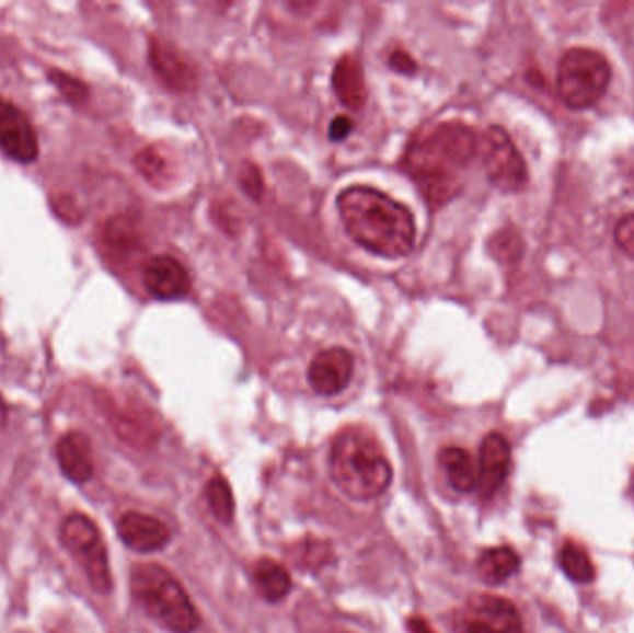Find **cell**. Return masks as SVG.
I'll use <instances>...</instances> for the list:
<instances>
[{"mask_svg":"<svg viewBox=\"0 0 634 633\" xmlns=\"http://www.w3.org/2000/svg\"><path fill=\"white\" fill-rule=\"evenodd\" d=\"M143 285L158 299H176L192 288L187 269L173 256H152L143 266Z\"/></svg>","mask_w":634,"mask_h":633,"instance_id":"cell-14","label":"cell"},{"mask_svg":"<svg viewBox=\"0 0 634 633\" xmlns=\"http://www.w3.org/2000/svg\"><path fill=\"white\" fill-rule=\"evenodd\" d=\"M390 66H392L399 73L412 74L416 73L417 64L414 58H412L405 50H395L392 56H390Z\"/></svg>","mask_w":634,"mask_h":633,"instance_id":"cell-31","label":"cell"},{"mask_svg":"<svg viewBox=\"0 0 634 633\" xmlns=\"http://www.w3.org/2000/svg\"><path fill=\"white\" fill-rule=\"evenodd\" d=\"M205 496L214 517L221 523H229L234 517V498L227 480L221 475L211 477L210 482L206 483Z\"/></svg>","mask_w":634,"mask_h":633,"instance_id":"cell-22","label":"cell"},{"mask_svg":"<svg viewBox=\"0 0 634 633\" xmlns=\"http://www.w3.org/2000/svg\"><path fill=\"white\" fill-rule=\"evenodd\" d=\"M0 147L18 162L31 164L39 154L36 130L15 104L0 97Z\"/></svg>","mask_w":634,"mask_h":633,"instance_id":"cell-9","label":"cell"},{"mask_svg":"<svg viewBox=\"0 0 634 633\" xmlns=\"http://www.w3.org/2000/svg\"><path fill=\"white\" fill-rule=\"evenodd\" d=\"M104 240L114 250H134L139 244L138 223L130 216H115L104 227Z\"/></svg>","mask_w":634,"mask_h":633,"instance_id":"cell-23","label":"cell"},{"mask_svg":"<svg viewBox=\"0 0 634 633\" xmlns=\"http://www.w3.org/2000/svg\"><path fill=\"white\" fill-rule=\"evenodd\" d=\"M350 130H353L350 117L338 116L331 123V127H328V138L333 141L345 140V138L350 135Z\"/></svg>","mask_w":634,"mask_h":633,"instance_id":"cell-32","label":"cell"},{"mask_svg":"<svg viewBox=\"0 0 634 633\" xmlns=\"http://www.w3.org/2000/svg\"><path fill=\"white\" fill-rule=\"evenodd\" d=\"M293 563L299 568H310V571H320L323 566L333 561V549L321 541H304L293 550Z\"/></svg>","mask_w":634,"mask_h":633,"instance_id":"cell-24","label":"cell"},{"mask_svg":"<svg viewBox=\"0 0 634 633\" xmlns=\"http://www.w3.org/2000/svg\"><path fill=\"white\" fill-rule=\"evenodd\" d=\"M477 149V135L472 127L462 122L440 123L412 141L403 168L430 207L438 208L459 194L460 173L470 165Z\"/></svg>","mask_w":634,"mask_h":633,"instance_id":"cell-1","label":"cell"},{"mask_svg":"<svg viewBox=\"0 0 634 633\" xmlns=\"http://www.w3.org/2000/svg\"><path fill=\"white\" fill-rule=\"evenodd\" d=\"M56 459L61 474L74 485L91 482L95 474L93 446L88 435L82 431H69L56 445Z\"/></svg>","mask_w":634,"mask_h":633,"instance_id":"cell-15","label":"cell"},{"mask_svg":"<svg viewBox=\"0 0 634 633\" xmlns=\"http://www.w3.org/2000/svg\"><path fill=\"white\" fill-rule=\"evenodd\" d=\"M49 80L71 104H84L90 99V88L73 74H67L61 69H49Z\"/></svg>","mask_w":634,"mask_h":633,"instance_id":"cell-26","label":"cell"},{"mask_svg":"<svg viewBox=\"0 0 634 633\" xmlns=\"http://www.w3.org/2000/svg\"><path fill=\"white\" fill-rule=\"evenodd\" d=\"M440 467L448 475L451 487L457 488L459 493H470L477 487L479 467L472 453L464 448L451 446L441 450Z\"/></svg>","mask_w":634,"mask_h":633,"instance_id":"cell-18","label":"cell"},{"mask_svg":"<svg viewBox=\"0 0 634 633\" xmlns=\"http://www.w3.org/2000/svg\"><path fill=\"white\" fill-rule=\"evenodd\" d=\"M492 250H494V255L499 256L502 261H514L520 256L521 242L520 237H510V234H502V237L494 238L492 242Z\"/></svg>","mask_w":634,"mask_h":633,"instance_id":"cell-30","label":"cell"},{"mask_svg":"<svg viewBox=\"0 0 634 633\" xmlns=\"http://www.w3.org/2000/svg\"><path fill=\"white\" fill-rule=\"evenodd\" d=\"M61 546L73 555L84 571L91 589L99 595H108L114 587L109 571L108 550L97 523L84 513H71L60 526Z\"/></svg>","mask_w":634,"mask_h":633,"instance_id":"cell-6","label":"cell"},{"mask_svg":"<svg viewBox=\"0 0 634 633\" xmlns=\"http://www.w3.org/2000/svg\"><path fill=\"white\" fill-rule=\"evenodd\" d=\"M510 459H512V451L502 433H489L484 437L477 463V487L483 498L494 496L505 483L508 470H510Z\"/></svg>","mask_w":634,"mask_h":633,"instance_id":"cell-13","label":"cell"},{"mask_svg":"<svg viewBox=\"0 0 634 633\" xmlns=\"http://www.w3.org/2000/svg\"><path fill=\"white\" fill-rule=\"evenodd\" d=\"M355 370L353 355L345 347H326L309 366V383L320 396H336L347 389Z\"/></svg>","mask_w":634,"mask_h":633,"instance_id":"cell-10","label":"cell"},{"mask_svg":"<svg viewBox=\"0 0 634 633\" xmlns=\"http://www.w3.org/2000/svg\"><path fill=\"white\" fill-rule=\"evenodd\" d=\"M130 591L147 613L173 633H192L199 615L181 582L158 563H139L130 573Z\"/></svg>","mask_w":634,"mask_h":633,"instance_id":"cell-4","label":"cell"},{"mask_svg":"<svg viewBox=\"0 0 634 633\" xmlns=\"http://www.w3.org/2000/svg\"><path fill=\"white\" fill-rule=\"evenodd\" d=\"M483 154L484 170L489 183L505 194H516L529 183L526 160L514 146L512 138L503 127H489L479 141Z\"/></svg>","mask_w":634,"mask_h":633,"instance_id":"cell-7","label":"cell"},{"mask_svg":"<svg viewBox=\"0 0 634 633\" xmlns=\"http://www.w3.org/2000/svg\"><path fill=\"white\" fill-rule=\"evenodd\" d=\"M117 533L125 546L138 554H152L165 549L171 531L160 518L146 513L128 511L117 522Z\"/></svg>","mask_w":634,"mask_h":633,"instance_id":"cell-12","label":"cell"},{"mask_svg":"<svg viewBox=\"0 0 634 633\" xmlns=\"http://www.w3.org/2000/svg\"><path fill=\"white\" fill-rule=\"evenodd\" d=\"M8 424V407H7V403H4V400H2V396H0V429H2V427H7Z\"/></svg>","mask_w":634,"mask_h":633,"instance_id":"cell-34","label":"cell"},{"mask_svg":"<svg viewBox=\"0 0 634 633\" xmlns=\"http://www.w3.org/2000/svg\"><path fill=\"white\" fill-rule=\"evenodd\" d=\"M345 231L364 250L387 258H401L416 245V220L411 208L381 189L349 186L336 197Z\"/></svg>","mask_w":634,"mask_h":633,"instance_id":"cell-2","label":"cell"},{"mask_svg":"<svg viewBox=\"0 0 634 633\" xmlns=\"http://www.w3.org/2000/svg\"><path fill=\"white\" fill-rule=\"evenodd\" d=\"M333 85L336 97L349 111H362L368 101V88L364 79V69L355 56H342L333 73Z\"/></svg>","mask_w":634,"mask_h":633,"instance_id":"cell-17","label":"cell"},{"mask_svg":"<svg viewBox=\"0 0 634 633\" xmlns=\"http://www.w3.org/2000/svg\"><path fill=\"white\" fill-rule=\"evenodd\" d=\"M253 579L258 592L269 602H278L290 592V573L277 561H258L253 568Z\"/></svg>","mask_w":634,"mask_h":633,"instance_id":"cell-20","label":"cell"},{"mask_svg":"<svg viewBox=\"0 0 634 633\" xmlns=\"http://www.w3.org/2000/svg\"><path fill=\"white\" fill-rule=\"evenodd\" d=\"M149 61L160 82L170 88L171 92H194L197 85L194 66L171 43L152 36L149 43Z\"/></svg>","mask_w":634,"mask_h":633,"instance_id":"cell-11","label":"cell"},{"mask_svg":"<svg viewBox=\"0 0 634 633\" xmlns=\"http://www.w3.org/2000/svg\"><path fill=\"white\" fill-rule=\"evenodd\" d=\"M520 555L508 546H497L481 554L477 561L479 576L489 585L503 584L518 573L520 568Z\"/></svg>","mask_w":634,"mask_h":633,"instance_id":"cell-19","label":"cell"},{"mask_svg":"<svg viewBox=\"0 0 634 633\" xmlns=\"http://www.w3.org/2000/svg\"><path fill=\"white\" fill-rule=\"evenodd\" d=\"M240 184H242V188L245 189L253 199H261L262 194H264V179H262L261 170H258L256 165H243Z\"/></svg>","mask_w":634,"mask_h":633,"instance_id":"cell-29","label":"cell"},{"mask_svg":"<svg viewBox=\"0 0 634 633\" xmlns=\"http://www.w3.org/2000/svg\"><path fill=\"white\" fill-rule=\"evenodd\" d=\"M331 475L342 493L353 499H373L392 483V464L373 433L345 427L331 448Z\"/></svg>","mask_w":634,"mask_h":633,"instance_id":"cell-3","label":"cell"},{"mask_svg":"<svg viewBox=\"0 0 634 633\" xmlns=\"http://www.w3.org/2000/svg\"><path fill=\"white\" fill-rule=\"evenodd\" d=\"M136 170L151 183H162L168 177V160L163 159L162 152L154 147H146L134 159Z\"/></svg>","mask_w":634,"mask_h":633,"instance_id":"cell-25","label":"cell"},{"mask_svg":"<svg viewBox=\"0 0 634 633\" xmlns=\"http://www.w3.org/2000/svg\"><path fill=\"white\" fill-rule=\"evenodd\" d=\"M408 628H411L412 633H435L433 632V628L427 624V621L419 619V617L411 619V621H408Z\"/></svg>","mask_w":634,"mask_h":633,"instance_id":"cell-33","label":"cell"},{"mask_svg":"<svg viewBox=\"0 0 634 633\" xmlns=\"http://www.w3.org/2000/svg\"><path fill=\"white\" fill-rule=\"evenodd\" d=\"M53 210L60 220L77 226L84 220V208L80 207L79 202L74 199L73 195L60 194L53 197Z\"/></svg>","mask_w":634,"mask_h":633,"instance_id":"cell-27","label":"cell"},{"mask_svg":"<svg viewBox=\"0 0 634 633\" xmlns=\"http://www.w3.org/2000/svg\"><path fill=\"white\" fill-rule=\"evenodd\" d=\"M614 240H616L618 248L634 261V212L625 214L622 220L618 221Z\"/></svg>","mask_w":634,"mask_h":633,"instance_id":"cell-28","label":"cell"},{"mask_svg":"<svg viewBox=\"0 0 634 633\" xmlns=\"http://www.w3.org/2000/svg\"><path fill=\"white\" fill-rule=\"evenodd\" d=\"M558 563L566 576L577 584H590L596 578V568H593L590 555L577 542H566L562 546Z\"/></svg>","mask_w":634,"mask_h":633,"instance_id":"cell-21","label":"cell"},{"mask_svg":"<svg viewBox=\"0 0 634 633\" xmlns=\"http://www.w3.org/2000/svg\"><path fill=\"white\" fill-rule=\"evenodd\" d=\"M454 633H523L520 613L507 598L475 595L453 617Z\"/></svg>","mask_w":634,"mask_h":633,"instance_id":"cell-8","label":"cell"},{"mask_svg":"<svg viewBox=\"0 0 634 633\" xmlns=\"http://www.w3.org/2000/svg\"><path fill=\"white\" fill-rule=\"evenodd\" d=\"M106 413H108V421L114 427V431L128 445L147 448L152 442H157V422L147 408L108 402L106 403Z\"/></svg>","mask_w":634,"mask_h":633,"instance_id":"cell-16","label":"cell"},{"mask_svg":"<svg viewBox=\"0 0 634 633\" xmlns=\"http://www.w3.org/2000/svg\"><path fill=\"white\" fill-rule=\"evenodd\" d=\"M610 84V66L601 53L575 47L562 55L556 69V92L572 111L598 104Z\"/></svg>","mask_w":634,"mask_h":633,"instance_id":"cell-5","label":"cell"}]
</instances>
